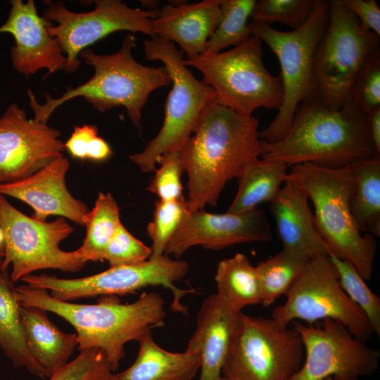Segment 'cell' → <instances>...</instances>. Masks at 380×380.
I'll return each mask as SVG.
<instances>
[{
  "mask_svg": "<svg viewBox=\"0 0 380 380\" xmlns=\"http://www.w3.org/2000/svg\"><path fill=\"white\" fill-rule=\"evenodd\" d=\"M0 227L4 237L1 267L8 270L13 282L44 269L77 272L86 263L77 250L64 251L62 241L74 231L63 217L49 222L29 217L0 194Z\"/></svg>",
  "mask_w": 380,
  "mask_h": 380,
  "instance_id": "obj_13",
  "label": "cell"
},
{
  "mask_svg": "<svg viewBox=\"0 0 380 380\" xmlns=\"http://www.w3.org/2000/svg\"><path fill=\"white\" fill-rule=\"evenodd\" d=\"M215 280L219 298L234 312L261 303V289L256 266L243 253L222 260L217 265Z\"/></svg>",
  "mask_w": 380,
  "mask_h": 380,
  "instance_id": "obj_26",
  "label": "cell"
},
{
  "mask_svg": "<svg viewBox=\"0 0 380 380\" xmlns=\"http://www.w3.org/2000/svg\"><path fill=\"white\" fill-rule=\"evenodd\" d=\"M288 167L268 159L259 158L252 163L237 177L238 191L227 213H241L261 203L271 202L286 180Z\"/></svg>",
  "mask_w": 380,
  "mask_h": 380,
  "instance_id": "obj_27",
  "label": "cell"
},
{
  "mask_svg": "<svg viewBox=\"0 0 380 380\" xmlns=\"http://www.w3.org/2000/svg\"><path fill=\"white\" fill-rule=\"evenodd\" d=\"M350 100L367 114L380 108V49L368 57L358 72Z\"/></svg>",
  "mask_w": 380,
  "mask_h": 380,
  "instance_id": "obj_36",
  "label": "cell"
},
{
  "mask_svg": "<svg viewBox=\"0 0 380 380\" xmlns=\"http://www.w3.org/2000/svg\"><path fill=\"white\" fill-rule=\"evenodd\" d=\"M151 248L129 232L120 223L109 241L103 260L110 267L129 265L142 262L151 255Z\"/></svg>",
  "mask_w": 380,
  "mask_h": 380,
  "instance_id": "obj_38",
  "label": "cell"
},
{
  "mask_svg": "<svg viewBox=\"0 0 380 380\" xmlns=\"http://www.w3.org/2000/svg\"><path fill=\"white\" fill-rule=\"evenodd\" d=\"M189 212L187 201L158 200L156 202L152 221L147 232L152 240L150 259L164 255L165 247L185 215Z\"/></svg>",
  "mask_w": 380,
  "mask_h": 380,
  "instance_id": "obj_33",
  "label": "cell"
},
{
  "mask_svg": "<svg viewBox=\"0 0 380 380\" xmlns=\"http://www.w3.org/2000/svg\"><path fill=\"white\" fill-rule=\"evenodd\" d=\"M4 255V237L2 229L0 227V260H2Z\"/></svg>",
  "mask_w": 380,
  "mask_h": 380,
  "instance_id": "obj_42",
  "label": "cell"
},
{
  "mask_svg": "<svg viewBox=\"0 0 380 380\" xmlns=\"http://www.w3.org/2000/svg\"><path fill=\"white\" fill-rule=\"evenodd\" d=\"M355 186L350 201L353 218L365 234L380 236V157L350 164Z\"/></svg>",
  "mask_w": 380,
  "mask_h": 380,
  "instance_id": "obj_28",
  "label": "cell"
},
{
  "mask_svg": "<svg viewBox=\"0 0 380 380\" xmlns=\"http://www.w3.org/2000/svg\"><path fill=\"white\" fill-rule=\"evenodd\" d=\"M286 179L313 204L315 225L329 255L351 263L364 279L372 275L376 251L374 236L362 234L351 213L355 179L350 165L330 168L312 163L291 167Z\"/></svg>",
  "mask_w": 380,
  "mask_h": 380,
  "instance_id": "obj_5",
  "label": "cell"
},
{
  "mask_svg": "<svg viewBox=\"0 0 380 380\" xmlns=\"http://www.w3.org/2000/svg\"><path fill=\"white\" fill-rule=\"evenodd\" d=\"M45 310L21 306L20 312L28 349L45 376L61 369L77 346L76 334L64 333L49 319Z\"/></svg>",
  "mask_w": 380,
  "mask_h": 380,
  "instance_id": "obj_23",
  "label": "cell"
},
{
  "mask_svg": "<svg viewBox=\"0 0 380 380\" xmlns=\"http://www.w3.org/2000/svg\"><path fill=\"white\" fill-rule=\"evenodd\" d=\"M272 239L266 215L258 207L237 213L189 211L169 240L164 255L179 258L194 246L217 251L237 243L268 242Z\"/></svg>",
  "mask_w": 380,
  "mask_h": 380,
  "instance_id": "obj_17",
  "label": "cell"
},
{
  "mask_svg": "<svg viewBox=\"0 0 380 380\" xmlns=\"http://www.w3.org/2000/svg\"><path fill=\"white\" fill-rule=\"evenodd\" d=\"M239 315L216 293L203 300L187 346L201 354L198 380H217L221 376Z\"/></svg>",
  "mask_w": 380,
  "mask_h": 380,
  "instance_id": "obj_22",
  "label": "cell"
},
{
  "mask_svg": "<svg viewBox=\"0 0 380 380\" xmlns=\"http://www.w3.org/2000/svg\"><path fill=\"white\" fill-rule=\"evenodd\" d=\"M60 131L28 119L17 103L0 118V184L24 179L63 155Z\"/></svg>",
  "mask_w": 380,
  "mask_h": 380,
  "instance_id": "obj_16",
  "label": "cell"
},
{
  "mask_svg": "<svg viewBox=\"0 0 380 380\" xmlns=\"http://www.w3.org/2000/svg\"><path fill=\"white\" fill-rule=\"evenodd\" d=\"M310 258L282 248L256 266L261 289V303L267 307L285 295Z\"/></svg>",
  "mask_w": 380,
  "mask_h": 380,
  "instance_id": "obj_30",
  "label": "cell"
},
{
  "mask_svg": "<svg viewBox=\"0 0 380 380\" xmlns=\"http://www.w3.org/2000/svg\"><path fill=\"white\" fill-rule=\"evenodd\" d=\"M258 120L217 102L201 117L181 148L188 175L189 211L216 206L225 184L260 157Z\"/></svg>",
  "mask_w": 380,
  "mask_h": 380,
  "instance_id": "obj_1",
  "label": "cell"
},
{
  "mask_svg": "<svg viewBox=\"0 0 380 380\" xmlns=\"http://www.w3.org/2000/svg\"><path fill=\"white\" fill-rule=\"evenodd\" d=\"M329 7L327 25L314 55L310 98L337 110L350 101L358 72L380 49V36L364 27L341 0L329 1Z\"/></svg>",
  "mask_w": 380,
  "mask_h": 380,
  "instance_id": "obj_9",
  "label": "cell"
},
{
  "mask_svg": "<svg viewBox=\"0 0 380 380\" xmlns=\"http://www.w3.org/2000/svg\"><path fill=\"white\" fill-rule=\"evenodd\" d=\"M46 4L42 17L56 23L49 32L59 41L67 58L65 71L69 73L77 70L78 56L83 50L111 33L125 30L155 37L152 24L158 8H133L118 0H98L93 11L75 13L61 2L48 1Z\"/></svg>",
  "mask_w": 380,
  "mask_h": 380,
  "instance_id": "obj_15",
  "label": "cell"
},
{
  "mask_svg": "<svg viewBox=\"0 0 380 380\" xmlns=\"http://www.w3.org/2000/svg\"><path fill=\"white\" fill-rule=\"evenodd\" d=\"M298 332L272 318L240 312L222 376L231 380H291L304 359Z\"/></svg>",
  "mask_w": 380,
  "mask_h": 380,
  "instance_id": "obj_10",
  "label": "cell"
},
{
  "mask_svg": "<svg viewBox=\"0 0 380 380\" xmlns=\"http://www.w3.org/2000/svg\"><path fill=\"white\" fill-rule=\"evenodd\" d=\"M69 167L68 158L62 155L24 179L0 184V194L27 203L33 209L32 217L35 220L45 221L48 216L58 215L84 226L89 210L66 186Z\"/></svg>",
  "mask_w": 380,
  "mask_h": 380,
  "instance_id": "obj_19",
  "label": "cell"
},
{
  "mask_svg": "<svg viewBox=\"0 0 380 380\" xmlns=\"http://www.w3.org/2000/svg\"><path fill=\"white\" fill-rule=\"evenodd\" d=\"M373 156L367 113L351 100L334 110L309 98L298 107L281 139L260 140L261 158L288 167L308 163L337 168Z\"/></svg>",
  "mask_w": 380,
  "mask_h": 380,
  "instance_id": "obj_2",
  "label": "cell"
},
{
  "mask_svg": "<svg viewBox=\"0 0 380 380\" xmlns=\"http://www.w3.org/2000/svg\"><path fill=\"white\" fill-rule=\"evenodd\" d=\"M255 0H221V18L207 42L205 53H217L236 46L251 36L248 19Z\"/></svg>",
  "mask_w": 380,
  "mask_h": 380,
  "instance_id": "obj_31",
  "label": "cell"
},
{
  "mask_svg": "<svg viewBox=\"0 0 380 380\" xmlns=\"http://www.w3.org/2000/svg\"><path fill=\"white\" fill-rule=\"evenodd\" d=\"M369 136L375 155L380 157V108L367 114Z\"/></svg>",
  "mask_w": 380,
  "mask_h": 380,
  "instance_id": "obj_41",
  "label": "cell"
},
{
  "mask_svg": "<svg viewBox=\"0 0 380 380\" xmlns=\"http://www.w3.org/2000/svg\"><path fill=\"white\" fill-rule=\"evenodd\" d=\"M160 167L156 170L147 190L157 195L160 200L176 201L185 198L182 194L181 176L184 171L180 150L161 156L158 160Z\"/></svg>",
  "mask_w": 380,
  "mask_h": 380,
  "instance_id": "obj_37",
  "label": "cell"
},
{
  "mask_svg": "<svg viewBox=\"0 0 380 380\" xmlns=\"http://www.w3.org/2000/svg\"><path fill=\"white\" fill-rule=\"evenodd\" d=\"M262 54L261 40L251 35L228 51L205 52L184 63L203 75V82L214 89L219 104L253 116L258 108L278 109L282 101L280 77L268 71Z\"/></svg>",
  "mask_w": 380,
  "mask_h": 380,
  "instance_id": "obj_8",
  "label": "cell"
},
{
  "mask_svg": "<svg viewBox=\"0 0 380 380\" xmlns=\"http://www.w3.org/2000/svg\"><path fill=\"white\" fill-rule=\"evenodd\" d=\"M134 46V35L129 32L124 38L120 50L114 53L103 55L89 49L83 50L80 56L87 65L94 68L92 77L75 88H68L56 99L45 93L44 104L39 103L32 91L28 90L30 105L34 114L33 119L47 123L58 107L82 96L100 112L123 106L141 136V111L149 94L155 89L170 85L171 79L164 66L147 67L137 62L132 55Z\"/></svg>",
  "mask_w": 380,
  "mask_h": 380,
  "instance_id": "obj_4",
  "label": "cell"
},
{
  "mask_svg": "<svg viewBox=\"0 0 380 380\" xmlns=\"http://www.w3.org/2000/svg\"><path fill=\"white\" fill-rule=\"evenodd\" d=\"M274 308L271 318L284 327L302 320L308 324L324 319L341 322L357 339L367 342L374 332L365 315L343 291L329 255L311 258Z\"/></svg>",
  "mask_w": 380,
  "mask_h": 380,
  "instance_id": "obj_11",
  "label": "cell"
},
{
  "mask_svg": "<svg viewBox=\"0 0 380 380\" xmlns=\"http://www.w3.org/2000/svg\"><path fill=\"white\" fill-rule=\"evenodd\" d=\"M113 369L105 353L98 348L81 351L48 380H112Z\"/></svg>",
  "mask_w": 380,
  "mask_h": 380,
  "instance_id": "obj_35",
  "label": "cell"
},
{
  "mask_svg": "<svg viewBox=\"0 0 380 380\" xmlns=\"http://www.w3.org/2000/svg\"><path fill=\"white\" fill-rule=\"evenodd\" d=\"M0 260V348L13 366L25 367L31 374L44 378V372L28 349L25 329L15 296V286Z\"/></svg>",
  "mask_w": 380,
  "mask_h": 380,
  "instance_id": "obj_25",
  "label": "cell"
},
{
  "mask_svg": "<svg viewBox=\"0 0 380 380\" xmlns=\"http://www.w3.org/2000/svg\"><path fill=\"white\" fill-rule=\"evenodd\" d=\"M307 196L292 182L286 179L270 211L275 220L283 248L309 258L327 254L328 248L316 229L313 213Z\"/></svg>",
  "mask_w": 380,
  "mask_h": 380,
  "instance_id": "obj_21",
  "label": "cell"
},
{
  "mask_svg": "<svg viewBox=\"0 0 380 380\" xmlns=\"http://www.w3.org/2000/svg\"><path fill=\"white\" fill-rule=\"evenodd\" d=\"M329 11V1L315 0L307 21L289 32L253 20L248 23L251 35L269 46L281 68V103L273 120L259 132L260 140L274 142L281 139L289 132L298 107L310 97L314 55L326 30Z\"/></svg>",
  "mask_w": 380,
  "mask_h": 380,
  "instance_id": "obj_7",
  "label": "cell"
},
{
  "mask_svg": "<svg viewBox=\"0 0 380 380\" xmlns=\"http://www.w3.org/2000/svg\"><path fill=\"white\" fill-rule=\"evenodd\" d=\"M144 51L147 60L163 63L172 84L159 133L144 151L129 156L146 173L156 170L161 156L181 150L203 114L217 103V96L211 87L194 76L184 63V53L173 42L159 37L146 39Z\"/></svg>",
  "mask_w": 380,
  "mask_h": 380,
  "instance_id": "obj_6",
  "label": "cell"
},
{
  "mask_svg": "<svg viewBox=\"0 0 380 380\" xmlns=\"http://www.w3.org/2000/svg\"><path fill=\"white\" fill-rule=\"evenodd\" d=\"M120 223L114 198L109 193L99 192L94 207L86 217L85 238L77 249L86 262L103 260L106 248Z\"/></svg>",
  "mask_w": 380,
  "mask_h": 380,
  "instance_id": "obj_29",
  "label": "cell"
},
{
  "mask_svg": "<svg viewBox=\"0 0 380 380\" xmlns=\"http://www.w3.org/2000/svg\"><path fill=\"white\" fill-rule=\"evenodd\" d=\"M320 380H335V379L332 377H327Z\"/></svg>",
  "mask_w": 380,
  "mask_h": 380,
  "instance_id": "obj_44",
  "label": "cell"
},
{
  "mask_svg": "<svg viewBox=\"0 0 380 380\" xmlns=\"http://www.w3.org/2000/svg\"><path fill=\"white\" fill-rule=\"evenodd\" d=\"M139 352L126 370L113 374L112 380H191L201 367V354L186 348L182 353L164 350L153 340L151 330L137 341Z\"/></svg>",
  "mask_w": 380,
  "mask_h": 380,
  "instance_id": "obj_24",
  "label": "cell"
},
{
  "mask_svg": "<svg viewBox=\"0 0 380 380\" xmlns=\"http://www.w3.org/2000/svg\"><path fill=\"white\" fill-rule=\"evenodd\" d=\"M188 270L186 261L172 260L164 255L137 264L110 267L102 272L82 278L62 279L45 274H31L21 280L30 286L49 291L52 297L63 301L98 296H123L148 286H161L173 293L171 309L186 313L187 309L181 303V299L195 289H179L175 282L182 279Z\"/></svg>",
  "mask_w": 380,
  "mask_h": 380,
  "instance_id": "obj_12",
  "label": "cell"
},
{
  "mask_svg": "<svg viewBox=\"0 0 380 380\" xmlns=\"http://www.w3.org/2000/svg\"><path fill=\"white\" fill-rule=\"evenodd\" d=\"M217 380H231V379L221 375Z\"/></svg>",
  "mask_w": 380,
  "mask_h": 380,
  "instance_id": "obj_43",
  "label": "cell"
},
{
  "mask_svg": "<svg viewBox=\"0 0 380 380\" xmlns=\"http://www.w3.org/2000/svg\"><path fill=\"white\" fill-rule=\"evenodd\" d=\"M7 20L1 33H10L15 45L11 49L13 67L28 77L40 69L48 70L46 77L65 69L67 58L58 39L49 32L52 23L40 16L33 0L24 3L11 0Z\"/></svg>",
  "mask_w": 380,
  "mask_h": 380,
  "instance_id": "obj_18",
  "label": "cell"
},
{
  "mask_svg": "<svg viewBox=\"0 0 380 380\" xmlns=\"http://www.w3.org/2000/svg\"><path fill=\"white\" fill-rule=\"evenodd\" d=\"M221 0L165 4L153 19L155 37L174 44L189 60L205 53L207 42L221 18Z\"/></svg>",
  "mask_w": 380,
  "mask_h": 380,
  "instance_id": "obj_20",
  "label": "cell"
},
{
  "mask_svg": "<svg viewBox=\"0 0 380 380\" xmlns=\"http://www.w3.org/2000/svg\"><path fill=\"white\" fill-rule=\"evenodd\" d=\"M15 296L21 306L40 308L69 322L76 330L79 350H101L113 372L125 355V343L163 326L166 317L164 300L153 292L142 293L131 303L105 296L96 304L87 305L60 300L45 289L25 284L15 288Z\"/></svg>",
  "mask_w": 380,
  "mask_h": 380,
  "instance_id": "obj_3",
  "label": "cell"
},
{
  "mask_svg": "<svg viewBox=\"0 0 380 380\" xmlns=\"http://www.w3.org/2000/svg\"><path fill=\"white\" fill-rule=\"evenodd\" d=\"M366 29L380 36V9L375 0H341Z\"/></svg>",
  "mask_w": 380,
  "mask_h": 380,
  "instance_id": "obj_40",
  "label": "cell"
},
{
  "mask_svg": "<svg viewBox=\"0 0 380 380\" xmlns=\"http://www.w3.org/2000/svg\"><path fill=\"white\" fill-rule=\"evenodd\" d=\"M293 323L305 360L291 380H359L376 371L379 350L355 338L341 322L324 319L312 324Z\"/></svg>",
  "mask_w": 380,
  "mask_h": 380,
  "instance_id": "obj_14",
  "label": "cell"
},
{
  "mask_svg": "<svg viewBox=\"0 0 380 380\" xmlns=\"http://www.w3.org/2000/svg\"><path fill=\"white\" fill-rule=\"evenodd\" d=\"M315 0H260L255 2L251 20L266 25L279 23L300 27L309 18Z\"/></svg>",
  "mask_w": 380,
  "mask_h": 380,
  "instance_id": "obj_34",
  "label": "cell"
},
{
  "mask_svg": "<svg viewBox=\"0 0 380 380\" xmlns=\"http://www.w3.org/2000/svg\"><path fill=\"white\" fill-rule=\"evenodd\" d=\"M64 147L72 158L82 160L101 162L113 155L110 146L98 136V128L94 125L75 127Z\"/></svg>",
  "mask_w": 380,
  "mask_h": 380,
  "instance_id": "obj_39",
  "label": "cell"
},
{
  "mask_svg": "<svg viewBox=\"0 0 380 380\" xmlns=\"http://www.w3.org/2000/svg\"><path fill=\"white\" fill-rule=\"evenodd\" d=\"M338 276L341 287L365 315L374 334L380 336V297L373 293L349 262L329 255Z\"/></svg>",
  "mask_w": 380,
  "mask_h": 380,
  "instance_id": "obj_32",
  "label": "cell"
}]
</instances>
